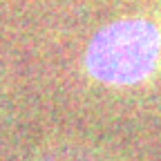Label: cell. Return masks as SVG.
I'll return each instance as SVG.
<instances>
[{"instance_id":"obj_1","label":"cell","mask_w":161,"mask_h":161,"mask_svg":"<svg viewBox=\"0 0 161 161\" xmlns=\"http://www.w3.org/2000/svg\"><path fill=\"white\" fill-rule=\"evenodd\" d=\"M87 76L105 87H139L161 76V16L130 14L103 25L85 47Z\"/></svg>"},{"instance_id":"obj_2","label":"cell","mask_w":161,"mask_h":161,"mask_svg":"<svg viewBox=\"0 0 161 161\" xmlns=\"http://www.w3.org/2000/svg\"><path fill=\"white\" fill-rule=\"evenodd\" d=\"M40 161H110L103 152H96L83 146H58L47 150Z\"/></svg>"}]
</instances>
